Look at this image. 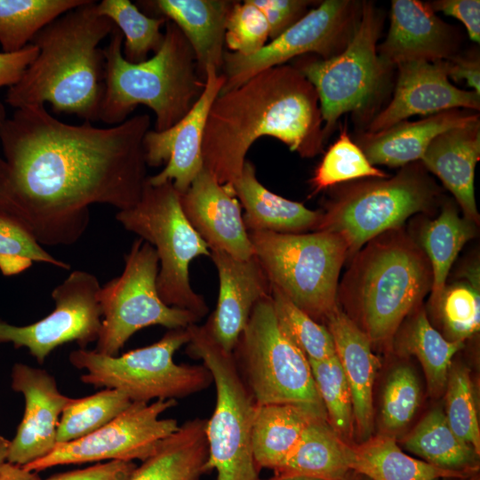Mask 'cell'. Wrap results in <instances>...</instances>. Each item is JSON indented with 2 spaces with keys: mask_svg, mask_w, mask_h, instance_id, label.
<instances>
[{
  "mask_svg": "<svg viewBox=\"0 0 480 480\" xmlns=\"http://www.w3.org/2000/svg\"><path fill=\"white\" fill-rule=\"evenodd\" d=\"M476 224L460 217L456 206L445 204L434 220H424L413 237L425 252L432 271L430 304L436 307L450 269L465 244L476 236Z\"/></svg>",
  "mask_w": 480,
  "mask_h": 480,
  "instance_id": "obj_32",
  "label": "cell"
},
{
  "mask_svg": "<svg viewBox=\"0 0 480 480\" xmlns=\"http://www.w3.org/2000/svg\"><path fill=\"white\" fill-rule=\"evenodd\" d=\"M11 387L25 401L22 420L10 440L6 461L26 466L49 454L57 445L60 415L71 397L61 394L55 378L47 371L16 363Z\"/></svg>",
  "mask_w": 480,
  "mask_h": 480,
  "instance_id": "obj_18",
  "label": "cell"
},
{
  "mask_svg": "<svg viewBox=\"0 0 480 480\" xmlns=\"http://www.w3.org/2000/svg\"><path fill=\"white\" fill-rule=\"evenodd\" d=\"M235 1L151 0L139 1L138 7L148 16L172 21L190 44L199 76L205 81L206 70L220 72L225 45V25Z\"/></svg>",
  "mask_w": 480,
  "mask_h": 480,
  "instance_id": "obj_23",
  "label": "cell"
},
{
  "mask_svg": "<svg viewBox=\"0 0 480 480\" xmlns=\"http://www.w3.org/2000/svg\"><path fill=\"white\" fill-rule=\"evenodd\" d=\"M323 126L312 84L295 67L276 66L217 96L204 128L203 166L229 186L259 138L271 136L292 152L313 157L324 149Z\"/></svg>",
  "mask_w": 480,
  "mask_h": 480,
  "instance_id": "obj_2",
  "label": "cell"
},
{
  "mask_svg": "<svg viewBox=\"0 0 480 480\" xmlns=\"http://www.w3.org/2000/svg\"><path fill=\"white\" fill-rule=\"evenodd\" d=\"M404 330L397 348L420 361L428 390L437 395L446 387L452 360L463 348V341L447 340L430 324L425 310L418 308Z\"/></svg>",
  "mask_w": 480,
  "mask_h": 480,
  "instance_id": "obj_34",
  "label": "cell"
},
{
  "mask_svg": "<svg viewBox=\"0 0 480 480\" xmlns=\"http://www.w3.org/2000/svg\"><path fill=\"white\" fill-rule=\"evenodd\" d=\"M136 468L132 460H115L52 475L46 480H129Z\"/></svg>",
  "mask_w": 480,
  "mask_h": 480,
  "instance_id": "obj_47",
  "label": "cell"
},
{
  "mask_svg": "<svg viewBox=\"0 0 480 480\" xmlns=\"http://www.w3.org/2000/svg\"><path fill=\"white\" fill-rule=\"evenodd\" d=\"M6 119L4 105L0 101V125Z\"/></svg>",
  "mask_w": 480,
  "mask_h": 480,
  "instance_id": "obj_55",
  "label": "cell"
},
{
  "mask_svg": "<svg viewBox=\"0 0 480 480\" xmlns=\"http://www.w3.org/2000/svg\"><path fill=\"white\" fill-rule=\"evenodd\" d=\"M123 39L115 26L103 48L105 92L100 120L117 125L138 105H145L155 113V131H165L191 109L204 90L205 81L198 75L194 51L170 20L164 25L160 49L142 62L131 63L124 58Z\"/></svg>",
  "mask_w": 480,
  "mask_h": 480,
  "instance_id": "obj_5",
  "label": "cell"
},
{
  "mask_svg": "<svg viewBox=\"0 0 480 480\" xmlns=\"http://www.w3.org/2000/svg\"><path fill=\"white\" fill-rule=\"evenodd\" d=\"M207 420L195 418L164 438L129 480H199L207 473Z\"/></svg>",
  "mask_w": 480,
  "mask_h": 480,
  "instance_id": "obj_28",
  "label": "cell"
},
{
  "mask_svg": "<svg viewBox=\"0 0 480 480\" xmlns=\"http://www.w3.org/2000/svg\"><path fill=\"white\" fill-rule=\"evenodd\" d=\"M176 404L175 399H158L151 404L132 402L124 412L96 431L59 444L46 456L22 467L41 471L60 465L100 460L143 461L164 438L178 430L177 420L160 418Z\"/></svg>",
  "mask_w": 480,
  "mask_h": 480,
  "instance_id": "obj_15",
  "label": "cell"
},
{
  "mask_svg": "<svg viewBox=\"0 0 480 480\" xmlns=\"http://www.w3.org/2000/svg\"><path fill=\"white\" fill-rule=\"evenodd\" d=\"M225 77L214 68L206 70L204 90L191 109L173 126L163 132L148 130L143 148L148 166L166 164L156 175L148 176L151 185L172 182L185 192L203 169L202 142L210 108L220 94Z\"/></svg>",
  "mask_w": 480,
  "mask_h": 480,
  "instance_id": "obj_17",
  "label": "cell"
},
{
  "mask_svg": "<svg viewBox=\"0 0 480 480\" xmlns=\"http://www.w3.org/2000/svg\"><path fill=\"white\" fill-rule=\"evenodd\" d=\"M456 29L439 19L428 3L393 0L390 26L378 54L389 68L411 61L436 62L455 55Z\"/></svg>",
  "mask_w": 480,
  "mask_h": 480,
  "instance_id": "obj_22",
  "label": "cell"
},
{
  "mask_svg": "<svg viewBox=\"0 0 480 480\" xmlns=\"http://www.w3.org/2000/svg\"><path fill=\"white\" fill-rule=\"evenodd\" d=\"M116 219L155 248L161 300L170 307L193 313L200 320L206 316L208 306L193 290L188 269L195 258L210 256V250L183 213L180 193L172 183L151 185L147 180L139 202L118 211Z\"/></svg>",
  "mask_w": 480,
  "mask_h": 480,
  "instance_id": "obj_8",
  "label": "cell"
},
{
  "mask_svg": "<svg viewBox=\"0 0 480 480\" xmlns=\"http://www.w3.org/2000/svg\"><path fill=\"white\" fill-rule=\"evenodd\" d=\"M124 258L122 274L99 292L101 327L94 350L111 356L145 327L188 328L200 321L193 313L161 300L156 287L159 260L150 244L137 238Z\"/></svg>",
  "mask_w": 480,
  "mask_h": 480,
  "instance_id": "obj_13",
  "label": "cell"
},
{
  "mask_svg": "<svg viewBox=\"0 0 480 480\" xmlns=\"http://www.w3.org/2000/svg\"><path fill=\"white\" fill-rule=\"evenodd\" d=\"M85 0H0V44L15 52L50 22Z\"/></svg>",
  "mask_w": 480,
  "mask_h": 480,
  "instance_id": "obj_35",
  "label": "cell"
},
{
  "mask_svg": "<svg viewBox=\"0 0 480 480\" xmlns=\"http://www.w3.org/2000/svg\"><path fill=\"white\" fill-rule=\"evenodd\" d=\"M186 218L210 251L238 260L254 255L241 206L226 186L203 167L188 188L180 194Z\"/></svg>",
  "mask_w": 480,
  "mask_h": 480,
  "instance_id": "obj_20",
  "label": "cell"
},
{
  "mask_svg": "<svg viewBox=\"0 0 480 480\" xmlns=\"http://www.w3.org/2000/svg\"><path fill=\"white\" fill-rule=\"evenodd\" d=\"M324 325L329 330L335 354L348 383L353 404V417L361 437L372 430V390L379 360L372 350L368 336L336 306Z\"/></svg>",
  "mask_w": 480,
  "mask_h": 480,
  "instance_id": "obj_25",
  "label": "cell"
},
{
  "mask_svg": "<svg viewBox=\"0 0 480 480\" xmlns=\"http://www.w3.org/2000/svg\"><path fill=\"white\" fill-rule=\"evenodd\" d=\"M480 159V121L450 129L436 136L420 163L453 195L463 217L479 224L475 198V169Z\"/></svg>",
  "mask_w": 480,
  "mask_h": 480,
  "instance_id": "obj_24",
  "label": "cell"
},
{
  "mask_svg": "<svg viewBox=\"0 0 480 480\" xmlns=\"http://www.w3.org/2000/svg\"><path fill=\"white\" fill-rule=\"evenodd\" d=\"M349 467L350 470L370 480H441L473 476L414 459L405 454L388 435L350 445Z\"/></svg>",
  "mask_w": 480,
  "mask_h": 480,
  "instance_id": "obj_31",
  "label": "cell"
},
{
  "mask_svg": "<svg viewBox=\"0 0 480 480\" xmlns=\"http://www.w3.org/2000/svg\"><path fill=\"white\" fill-rule=\"evenodd\" d=\"M267 480H321V479L303 476H274L273 477Z\"/></svg>",
  "mask_w": 480,
  "mask_h": 480,
  "instance_id": "obj_53",
  "label": "cell"
},
{
  "mask_svg": "<svg viewBox=\"0 0 480 480\" xmlns=\"http://www.w3.org/2000/svg\"><path fill=\"white\" fill-rule=\"evenodd\" d=\"M188 329L189 340L186 352L203 362L216 388L215 407L206 421V469H215L217 480H260L251 446L256 404L233 355L215 341L206 324H195Z\"/></svg>",
  "mask_w": 480,
  "mask_h": 480,
  "instance_id": "obj_11",
  "label": "cell"
},
{
  "mask_svg": "<svg viewBox=\"0 0 480 480\" xmlns=\"http://www.w3.org/2000/svg\"><path fill=\"white\" fill-rule=\"evenodd\" d=\"M381 27L380 12L372 3L363 2L359 20L341 52L326 60L306 59L295 66L316 91L325 141L340 116L364 111L383 84L389 67L378 54Z\"/></svg>",
  "mask_w": 480,
  "mask_h": 480,
  "instance_id": "obj_12",
  "label": "cell"
},
{
  "mask_svg": "<svg viewBox=\"0 0 480 480\" xmlns=\"http://www.w3.org/2000/svg\"><path fill=\"white\" fill-rule=\"evenodd\" d=\"M404 448L436 467L476 475L479 468L476 451L451 429L440 409L428 412L404 441Z\"/></svg>",
  "mask_w": 480,
  "mask_h": 480,
  "instance_id": "obj_33",
  "label": "cell"
},
{
  "mask_svg": "<svg viewBox=\"0 0 480 480\" xmlns=\"http://www.w3.org/2000/svg\"><path fill=\"white\" fill-rule=\"evenodd\" d=\"M227 187L244 210L243 220L248 232L300 234L316 231L320 222L321 210H310L268 190L260 182L255 166L247 159L240 176Z\"/></svg>",
  "mask_w": 480,
  "mask_h": 480,
  "instance_id": "obj_27",
  "label": "cell"
},
{
  "mask_svg": "<svg viewBox=\"0 0 480 480\" xmlns=\"http://www.w3.org/2000/svg\"><path fill=\"white\" fill-rule=\"evenodd\" d=\"M457 480H478V477H476V475H475V476L468 477V478L457 479Z\"/></svg>",
  "mask_w": 480,
  "mask_h": 480,
  "instance_id": "obj_56",
  "label": "cell"
},
{
  "mask_svg": "<svg viewBox=\"0 0 480 480\" xmlns=\"http://www.w3.org/2000/svg\"><path fill=\"white\" fill-rule=\"evenodd\" d=\"M446 391V420L452 432L480 453V429L469 374L464 368L449 373Z\"/></svg>",
  "mask_w": 480,
  "mask_h": 480,
  "instance_id": "obj_43",
  "label": "cell"
},
{
  "mask_svg": "<svg viewBox=\"0 0 480 480\" xmlns=\"http://www.w3.org/2000/svg\"><path fill=\"white\" fill-rule=\"evenodd\" d=\"M99 14L108 17L123 34L122 52L131 63H140L156 53L164 41L167 20L145 14L129 0H102L96 4Z\"/></svg>",
  "mask_w": 480,
  "mask_h": 480,
  "instance_id": "obj_36",
  "label": "cell"
},
{
  "mask_svg": "<svg viewBox=\"0 0 480 480\" xmlns=\"http://www.w3.org/2000/svg\"><path fill=\"white\" fill-rule=\"evenodd\" d=\"M85 0L63 13L32 39L38 53L20 80L8 88L5 102L15 109L49 103L57 114L100 120L105 92V56L100 42L115 25Z\"/></svg>",
  "mask_w": 480,
  "mask_h": 480,
  "instance_id": "obj_3",
  "label": "cell"
},
{
  "mask_svg": "<svg viewBox=\"0 0 480 480\" xmlns=\"http://www.w3.org/2000/svg\"><path fill=\"white\" fill-rule=\"evenodd\" d=\"M189 340L188 328L170 329L156 342L121 356H107L79 348L70 364L85 372L82 382L94 388L117 389L132 402L177 399L207 388L212 376L204 364H178L174 353Z\"/></svg>",
  "mask_w": 480,
  "mask_h": 480,
  "instance_id": "obj_10",
  "label": "cell"
},
{
  "mask_svg": "<svg viewBox=\"0 0 480 480\" xmlns=\"http://www.w3.org/2000/svg\"><path fill=\"white\" fill-rule=\"evenodd\" d=\"M439 195L438 186L417 161L391 178H369L341 188L325 202L316 231L340 235L350 257L374 237L403 228L411 216L430 211Z\"/></svg>",
  "mask_w": 480,
  "mask_h": 480,
  "instance_id": "obj_7",
  "label": "cell"
},
{
  "mask_svg": "<svg viewBox=\"0 0 480 480\" xmlns=\"http://www.w3.org/2000/svg\"><path fill=\"white\" fill-rule=\"evenodd\" d=\"M9 445H10V440L0 436V467L7 460Z\"/></svg>",
  "mask_w": 480,
  "mask_h": 480,
  "instance_id": "obj_52",
  "label": "cell"
},
{
  "mask_svg": "<svg viewBox=\"0 0 480 480\" xmlns=\"http://www.w3.org/2000/svg\"><path fill=\"white\" fill-rule=\"evenodd\" d=\"M34 262L70 268L68 263L46 252L19 221L0 212V272L5 276H16L28 269Z\"/></svg>",
  "mask_w": 480,
  "mask_h": 480,
  "instance_id": "obj_42",
  "label": "cell"
},
{
  "mask_svg": "<svg viewBox=\"0 0 480 480\" xmlns=\"http://www.w3.org/2000/svg\"><path fill=\"white\" fill-rule=\"evenodd\" d=\"M148 114L100 128L69 124L44 105L16 108L0 125V212L41 245H71L86 231L90 206L135 205L148 180Z\"/></svg>",
  "mask_w": 480,
  "mask_h": 480,
  "instance_id": "obj_1",
  "label": "cell"
},
{
  "mask_svg": "<svg viewBox=\"0 0 480 480\" xmlns=\"http://www.w3.org/2000/svg\"><path fill=\"white\" fill-rule=\"evenodd\" d=\"M232 355L256 405L293 404L327 420L309 361L280 329L270 295L253 307Z\"/></svg>",
  "mask_w": 480,
  "mask_h": 480,
  "instance_id": "obj_9",
  "label": "cell"
},
{
  "mask_svg": "<svg viewBox=\"0 0 480 480\" xmlns=\"http://www.w3.org/2000/svg\"><path fill=\"white\" fill-rule=\"evenodd\" d=\"M96 276L75 270L52 291L55 308L41 320L14 325L0 318V344L12 343L15 348H26L39 364L58 347L76 342L80 348L97 341L101 327Z\"/></svg>",
  "mask_w": 480,
  "mask_h": 480,
  "instance_id": "obj_16",
  "label": "cell"
},
{
  "mask_svg": "<svg viewBox=\"0 0 480 480\" xmlns=\"http://www.w3.org/2000/svg\"><path fill=\"white\" fill-rule=\"evenodd\" d=\"M37 53L38 49L33 44L15 52H0V88L15 84Z\"/></svg>",
  "mask_w": 480,
  "mask_h": 480,
  "instance_id": "obj_49",
  "label": "cell"
},
{
  "mask_svg": "<svg viewBox=\"0 0 480 480\" xmlns=\"http://www.w3.org/2000/svg\"><path fill=\"white\" fill-rule=\"evenodd\" d=\"M466 282L445 285L436 307L439 311L446 339L463 341L479 331V266L475 262L463 272Z\"/></svg>",
  "mask_w": 480,
  "mask_h": 480,
  "instance_id": "obj_38",
  "label": "cell"
},
{
  "mask_svg": "<svg viewBox=\"0 0 480 480\" xmlns=\"http://www.w3.org/2000/svg\"><path fill=\"white\" fill-rule=\"evenodd\" d=\"M308 361L328 423L340 436H348L354 421L352 396L337 356Z\"/></svg>",
  "mask_w": 480,
  "mask_h": 480,
  "instance_id": "obj_41",
  "label": "cell"
},
{
  "mask_svg": "<svg viewBox=\"0 0 480 480\" xmlns=\"http://www.w3.org/2000/svg\"><path fill=\"white\" fill-rule=\"evenodd\" d=\"M372 165L344 127L325 152L310 180L312 195L338 184L364 178H388Z\"/></svg>",
  "mask_w": 480,
  "mask_h": 480,
  "instance_id": "obj_39",
  "label": "cell"
},
{
  "mask_svg": "<svg viewBox=\"0 0 480 480\" xmlns=\"http://www.w3.org/2000/svg\"><path fill=\"white\" fill-rule=\"evenodd\" d=\"M132 403L124 393L112 388L81 398L71 397L59 420L57 444L90 435L124 412Z\"/></svg>",
  "mask_w": 480,
  "mask_h": 480,
  "instance_id": "obj_37",
  "label": "cell"
},
{
  "mask_svg": "<svg viewBox=\"0 0 480 480\" xmlns=\"http://www.w3.org/2000/svg\"><path fill=\"white\" fill-rule=\"evenodd\" d=\"M352 475H353V476H350V471H349L348 474L344 477L343 480H370L366 476H364L363 475H360L358 473H356L354 471H352Z\"/></svg>",
  "mask_w": 480,
  "mask_h": 480,
  "instance_id": "obj_54",
  "label": "cell"
},
{
  "mask_svg": "<svg viewBox=\"0 0 480 480\" xmlns=\"http://www.w3.org/2000/svg\"><path fill=\"white\" fill-rule=\"evenodd\" d=\"M350 445L342 441L327 420L313 417L296 447L275 476H303L343 480L350 470Z\"/></svg>",
  "mask_w": 480,
  "mask_h": 480,
  "instance_id": "obj_29",
  "label": "cell"
},
{
  "mask_svg": "<svg viewBox=\"0 0 480 480\" xmlns=\"http://www.w3.org/2000/svg\"><path fill=\"white\" fill-rule=\"evenodd\" d=\"M339 282L337 304L372 343H385L431 291L429 261L403 228L382 233L353 256Z\"/></svg>",
  "mask_w": 480,
  "mask_h": 480,
  "instance_id": "obj_4",
  "label": "cell"
},
{
  "mask_svg": "<svg viewBox=\"0 0 480 480\" xmlns=\"http://www.w3.org/2000/svg\"><path fill=\"white\" fill-rule=\"evenodd\" d=\"M434 12H442L462 22L469 38L480 42V1L479 0H438L428 3Z\"/></svg>",
  "mask_w": 480,
  "mask_h": 480,
  "instance_id": "obj_48",
  "label": "cell"
},
{
  "mask_svg": "<svg viewBox=\"0 0 480 480\" xmlns=\"http://www.w3.org/2000/svg\"><path fill=\"white\" fill-rule=\"evenodd\" d=\"M397 68L393 99L372 118L367 132L386 130L415 115L431 116L454 108L480 109V94L451 84L444 60L411 61Z\"/></svg>",
  "mask_w": 480,
  "mask_h": 480,
  "instance_id": "obj_19",
  "label": "cell"
},
{
  "mask_svg": "<svg viewBox=\"0 0 480 480\" xmlns=\"http://www.w3.org/2000/svg\"><path fill=\"white\" fill-rule=\"evenodd\" d=\"M269 38V28L261 11L245 0L235 1L225 25V45L243 56L260 51Z\"/></svg>",
  "mask_w": 480,
  "mask_h": 480,
  "instance_id": "obj_45",
  "label": "cell"
},
{
  "mask_svg": "<svg viewBox=\"0 0 480 480\" xmlns=\"http://www.w3.org/2000/svg\"><path fill=\"white\" fill-rule=\"evenodd\" d=\"M0 480H41L35 473L22 466L5 461L0 467Z\"/></svg>",
  "mask_w": 480,
  "mask_h": 480,
  "instance_id": "obj_51",
  "label": "cell"
},
{
  "mask_svg": "<svg viewBox=\"0 0 480 480\" xmlns=\"http://www.w3.org/2000/svg\"><path fill=\"white\" fill-rule=\"evenodd\" d=\"M446 74L456 82L465 81L467 85L480 94V61L476 57L453 55L444 60Z\"/></svg>",
  "mask_w": 480,
  "mask_h": 480,
  "instance_id": "obj_50",
  "label": "cell"
},
{
  "mask_svg": "<svg viewBox=\"0 0 480 480\" xmlns=\"http://www.w3.org/2000/svg\"><path fill=\"white\" fill-rule=\"evenodd\" d=\"M313 417L317 416L293 404L255 405L251 446L258 470H277L294 450Z\"/></svg>",
  "mask_w": 480,
  "mask_h": 480,
  "instance_id": "obj_30",
  "label": "cell"
},
{
  "mask_svg": "<svg viewBox=\"0 0 480 480\" xmlns=\"http://www.w3.org/2000/svg\"><path fill=\"white\" fill-rule=\"evenodd\" d=\"M476 120L478 114L449 109L413 122L404 120L377 132H363L356 143L372 165L403 167L420 161L439 134Z\"/></svg>",
  "mask_w": 480,
  "mask_h": 480,
  "instance_id": "obj_26",
  "label": "cell"
},
{
  "mask_svg": "<svg viewBox=\"0 0 480 480\" xmlns=\"http://www.w3.org/2000/svg\"><path fill=\"white\" fill-rule=\"evenodd\" d=\"M270 296L280 329L308 360L320 361L336 355L332 335L324 324L314 320L276 289L271 287Z\"/></svg>",
  "mask_w": 480,
  "mask_h": 480,
  "instance_id": "obj_40",
  "label": "cell"
},
{
  "mask_svg": "<svg viewBox=\"0 0 480 480\" xmlns=\"http://www.w3.org/2000/svg\"><path fill=\"white\" fill-rule=\"evenodd\" d=\"M361 8L356 1L325 0L252 55L225 50L220 70L225 83L220 93L300 55L316 53L326 60L339 54L354 33Z\"/></svg>",
  "mask_w": 480,
  "mask_h": 480,
  "instance_id": "obj_14",
  "label": "cell"
},
{
  "mask_svg": "<svg viewBox=\"0 0 480 480\" xmlns=\"http://www.w3.org/2000/svg\"><path fill=\"white\" fill-rule=\"evenodd\" d=\"M420 402L416 375L407 366L396 368L389 375L382 396L381 421L388 431L404 428L414 416Z\"/></svg>",
  "mask_w": 480,
  "mask_h": 480,
  "instance_id": "obj_44",
  "label": "cell"
},
{
  "mask_svg": "<svg viewBox=\"0 0 480 480\" xmlns=\"http://www.w3.org/2000/svg\"><path fill=\"white\" fill-rule=\"evenodd\" d=\"M248 234L270 286L324 324L338 305L340 273L349 257L345 239L328 231Z\"/></svg>",
  "mask_w": 480,
  "mask_h": 480,
  "instance_id": "obj_6",
  "label": "cell"
},
{
  "mask_svg": "<svg viewBox=\"0 0 480 480\" xmlns=\"http://www.w3.org/2000/svg\"><path fill=\"white\" fill-rule=\"evenodd\" d=\"M219 277V295L206 326L215 341L232 353L255 304L271 294L268 279L253 255L238 260L220 251H210Z\"/></svg>",
  "mask_w": 480,
  "mask_h": 480,
  "instance_id": "obj_21",
  "label": "cell"
},
{
  "mask_svg": "<svg viewBox=\"0 0 480 480\" xmlns=\"http://www.w3.org/2000/svg\"><path fill=\"white\" fill-rule=\"evenodd\" d=\"M263 13L272 40L295 24L308 12L312 1L305 0H251Z\"/></svg>",
  "mask_w": 480,
  "mask_h": 480,
  "instance_id": "obj_46",
  "label": "cell"
}]
</instances>
